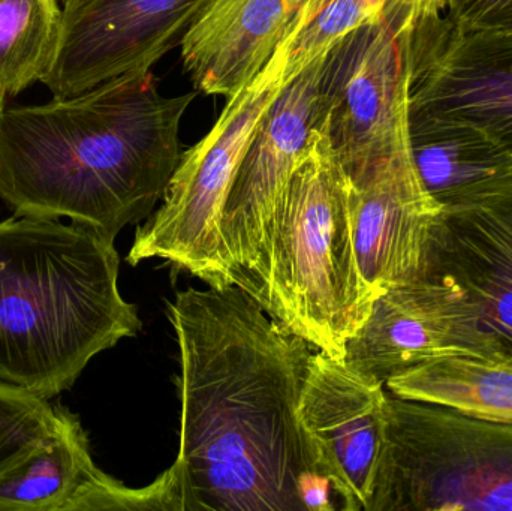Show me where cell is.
<instances>
[{"label": "cell", "instance_id": "obj_10", "mask_svg": "<svg viewBox=\"0 0 512 511\" xmlns=\"http://www.w3.org/2000/svg\"><path fill=\"white\" fill-rule=\"evenodd\" d=\"M409 74V116L468 126L512 152V39L432 15L409 36Z\"/></svg>", "mask_w": 512, "mask_h": 511}, {"label": "cell", "instance_id": "obj_22", "mask_svg": "<svg viewBox=\"0 0 512 511\" xmlns=\"http://www.w3.org/2000/svg\"><path fill=\"white\" fill-rule=\"evenodd\" d=\"M373 23L412 30L424 18L445 11L447 0H361Z\"/></svg>", "mask_w": 512, "mask_h": 511}, {"label": "cell", "instance_id": "obj_7", "mask_svg": "<svg viewBox=\"0 0 512 511\" xmlns=\"http://www.w3.org/2000/svg\"><path fill=\"white\" fill-rule=\"evenodd\" d=\"M417 281L438 297L457 353L512 362V192L444 207Z\"/></svg>", "mask_w": 512, "mask_h": 511}, {"label": "cell", "instance_id": "obj_20", "mask_svg": "<svg viewBox=\"0 0 512 511\" xmlns=\"http://www.w3.org/2000/svg\"><path fill=\"white\" fill-rule=\"evenodd\" d=\"M60 411L50 399L0 383V479L54 437Z\"/></svg>", "mask_w": 512, "mask_h": 511}, {"label": "cell", "instance_id": "obj_11", "mask_svg": "<svg viewBox=\"0 0 512 511\" xmlns=\"http://www.w3.org/2000/svg\"><path fill=\"white\" fill-rule=\"evenodd\" d=\"M215 0H87L63 11L59 44L42 84L77 95L129 72L150 71L180 47Z\"/></svg>", "mask_w": 512, "mask_h": 511}, {"label": "cell", "instance_id": "obj_5", "mask_svg": "<svg viewBox=\"0 0 512 511\" xmlns=\"http://www.w3.org/2000/svg\"><path fill=\"white\" fill-rule=\"evenodd\" d=\"M512 511V423L385 399L369 511Z\"/></svg>", "mask_w": 512, "mask_h": 511}, {"label": "cell", "instance_id": "obj_2", "mask_svg": "<svg viewBox=\"0 0 512 511\" xmlns=\"http://www.w3.org/2000/svg\"><path fill=\"white\" fill-rule=\"evenodd\" d=\"M197 92L165 96L152 69L0 111V200L15 216L71 219L116 240L149 218L182 158Z\"/></svg>", "mask_w": 512, "mask_h": 511}, {"label": "cell", "instance_id": "obj_23", "mask_svg": "<svg viewBox=\"0 0 512 511\" xmlns=\"http://www.w3.org/2000/svg\"><path fill=\"white\" fill-rule=\"evenodd\" d=\"M87 0H60L62 3L63 11H71V9L78 8V6L86 3Z\"/></svg>", "mask_w": 512, "mask_h": 511}, {"label": "cell", "instance_id": "obj_3", "mask_svg": "<svg viewBox=\"0 0 512 511\" xmlns=\"http://www.w3.org/2000/svg\"><path fill=\"white\" fill-rule=\"evenodd\" d=\"M113 240L59 219L0 221V383L45 399L93 357L135 338L137 306L119 290Z\"/></svg>", "mask_w": 512, "mask_h": 511}, {"label": "cell", "instance_id": "obj_9", "mask_svg": "<svg viewBox=\"0 0 512 511\" xmlns=\"http://www.w3.org/2000/svg\"><path fill=\"white\" fill-rule=\"evenodd\" d=\"M411 32L364 24L325 54L321 129L343 170L385 155L409 135Z\"/></svg>", "mask_w": 512, "mask_h": 511}, {"label": "cell", "instance_id": "obj_1", "mask_svg": "<svg viewBox=\"0 0 512 511\" xmlns=\"http://www.w3.org/2000/svg\"><path fill=\"white\" fill-rule=\"evenodd\" d=\"M180 511H327L334 494L298 416L312 345L243 288L179 291Z\"/></svg>", "mask_w": 512, "mask_h": 511}, {"label": "cell", "instance_id": "obj_21", "mask_svg": "<svg viewBox=\"0 0 512 511\" xmlns=\"http://www.w3.org/2000/svg\"><path fill=\"white\" fill-rule=\"evenodd\" d=\"M444 12L465 29L512 39V0H447Z\"/></svg>", "mask_w": 512, "mask_h": 511}, {"label": "cell", "instance_id": "obj_12", "mask_svg": "<svg viewBox=\"0 0 512 511\" xmlns=\"http://www.w3.org/2000/svg\"><path fill=\"white\" fill-rule=\"evenodd\" d=\"M343 171L358 264L370 287L379 296L394 285L417 281L444 206L418 173L409 135L385 155Z\"/></svg>", "mask_w": 512, "mask_h": 511}, {"label": "cell", "instance_id": "obj_13", "mask_svg": "<svg viewBox=\"0 0 512 511\" xmlns=\"http://www.w3.org/2000/svg\"><path fill=\"white\" fill-rule=\"evenodd\" d=\"M387 395L385 384L345 359L313 353L298 416L318 449L342 510L369 511Z\"/></svg>", "mask_w": 512, "mask_h": 511}, {"label": "cell", "instance_id": "obj_8", "mask_svg": "<svg viewBox=\"0 0 512 511\" xmlns=\"http://www.w3.org/2000/svg\"><path fill=\"white\" fill-rule=\"evenodd\" d=\"M324 57L280 90L255 128L222 207V254L237 287L248 293L274 210L324 122Z\"/></svg>", "mask_w": 512, "mask_h": 511}, {"label": "cell", "instance_id": "obj_4", "mask_svg": "<svg viewBox=\"0 0 512 511\" xmlns=\"http://www.w3.org/2000/svg\"><path fill=\"white\" fill-rule=\"evenodd\" d=\"M249 294L336 359L372 312L378 294L358 264L348 177L322 129L274 210Z\"/></svg>", "mask_w": 512, "mask_h": 511}, {"label": "cell", "instance_id": "obj_19", "mask_svg": "<svg viewBox=\"0 0 512 511\" xmlns=\"http://www.w3.org/2000/svg\"><path fill=\"white\" fill-rule=\"evenodd\" d=\"M62 20L60 0H0V111L50 72Z\"/></svg>", "mask_w": 512, "mask_h": 511}, {"label": "cell", "instance_id": "obj_16", "mask_svg": "<svg viewBox=\"0 0 512 511\" xmlns=\"http://www.w3.org/2000/svg\"><path fill=\"white\" fill-rule=\"evenodd\" d=\"M459 354L451 347L448 317L423 281L394 285L376 297L369 318L346 342L345 362L387 383L427 360Z\"/></svg>", "mask_w": 512, "mask_h": 511}, {"label": "cell", "instance_id": "obj_14", "mask_svg": "<svg viewBox=\"0 0 512 511\" xmlns=\"http://www.w3.org/2000/svg\"><path fill=\"white\" fill-rule=\"evenodd\" d=\"M0 511H180L179 486L171 468L140 489L99 470L80 419L62 407L54 437L0 479Z\"/></svg>", "mask_w": 512, "mask_h": 511}, {"label": "cell", "instance_id": "obj_17", "mask_svg": "<svg viewBox=\"0 0 512 511\" xmlns=\"http://www.w3.org/2000/svg\"><path fill=\"white\" fill-rule=\"evenodd\" d=\"M409 144L424 185L444 207L512 192V152L468 126L409 116Z\"/></svg>", "mask_w": 512, "mask_h": 511}, {"label": "cell", "instance_id": "obj_6", "mask_svg": "<svg viewBox=\"0 0 512 511\" xmlns=\"http://www.w3.org/2000/svg\"><path fill=\"white\" fill-rule=\"evenodd\" d=\"M285 68L280 44L254 80L227 99L209 134L182 153L161 209L135 231L128 264L161 258L209 287L236 285L222 254V207L256 126L285 86Z\"/></svg>", "mask_w": 512, "mask_h": 511}, {"label": "cell", "instance_id": "obj_15", "mask_svg": "<svg viewBox=\"0 0 512 511\" xmlns=\"http://www.w3.org/2000/svg\"><path fill=\"white\" fill-rule=\"evenodd\" d=\"M309 0H215L183 36V68L206 95L248 86L288 38Z\"/></svg>", "mask_w": 512, "mask_h": 511}, {"label": "cell", "instance_id": "obj_18", "mask_svg": "<svg viewBox=\"0 0 512 511\" xmlns=\"http://www.w3.org/2000/svg\"><path fill=\"white\" fill-rule=\"evenodd\" d=\"M385 389L397 398L444 405L480 419L512 423V362L451 354L394 375L385 383Z\"/></svg>", "mask_w": 512, "mask_h": 511}]
</instances>
